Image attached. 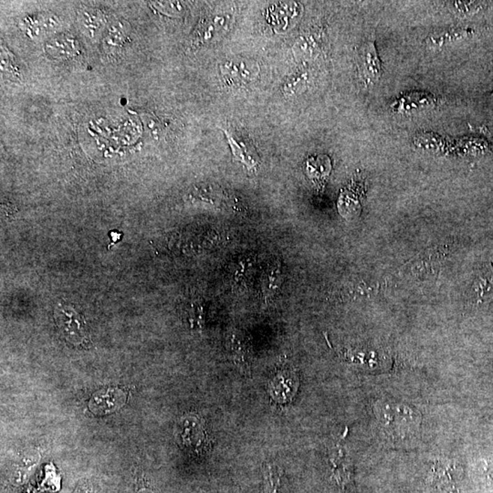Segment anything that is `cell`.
<instances>
[{
	"label": "cell",
	"instance_id": "6da1fadb",
	"mask_svg": "<svg viewBox=\"0 0 493 493\" xmlns=\"http://www.w3.org/2000/svg\"><path fill=\"white\" fill-rule=\"evenodd\" d=\"M376 417L380 421L385 432L394 438H406L417 430L420 424V415L408 406L394 404H378Z\"/></svg>",
	"mask_w": 493,
	"mask_h": 493
},
{
	"label": "cell",
	"instance_id": "7a4b0ae2",
	"mask_svg": "<svg viewBox=\"0 0 493 493\" xmlns=\"http://www.w3.org/2000/svg\"><path fill=\"white\" fill-rule=\"evenodd\" d=\"M55 320L59 333L71 345L85 346L90 343L85 319L71 304H57Z\"/></svg>",
	"mask_w": 493,
	"mask_h": 493
},
{
	"label": "cell",
	"instance_id": "3957f363",
	"mask_svg": "<svg viewBox=\"0 0 493 493\" xmlns=\"http://www.w3.org/2000/svg\"><path fill=\"white\" fill-rule=\"evenodd\" d=\"M357 67L360 76L366 85H376L380 80L381 62L373 41L364 43L358 50Z\"/></svg>",
	"mask_w": 493,
	"mask_h": 493
},
{
	"label": "cell",
	"instance_id": "277c9868",
	"mask_svg": "<svg viewBox=\"0 0 493 493\" xmlns=\"http://www.w3.org/2000/svg\"><path fill=\"white\" fill-rule=\"evenodd\" d=\"M127 394L124 390L117 387L104 388L92 396L90 400V410L95 415H107L113 413L125 404Z\"/></svg>",
	"mask_w": 493,
	"mask_h": 493
},
{
	"label": "cell",
	"instance_id": "5b68a950",
	"mask_svg": "<svg viewBox=\"0 0 493 493\" xmlns=\"http://www.w3.org/2000/svg\"><path fill=\"white\" fill-rule=\"evenodd\" d=\"M221 73L230 85L240 86L252 82L258 76L259 67L245 59H233L221 66Z\"/></svg>",
	"mask_w": 493,
	"mask_h": 493
},
{
	"label": "cell",
	"instance_id": "8992f818",
	"mask_svg": "<svg viewBox=\"0 0 493 493\" xmlns=\"http://www.w3.org/2000/svg\"><path fill=\"white\" fill-rule=\"evenodd\" d=\"M234 157L249 169H254L261 163L255 146L247 137L240 136L237 131L223 129Z\"/></svg>",
	"mask_w": 493,
	"mask_h": 493
},
{
	"label": "cell",
	"instance_id": "52a82bcc",
	"mask_svg": "<svg viewBox=\"0 0 493 493\" xmlns=\"http://www.w3.org/2000/svg\"><path fill=\"white\" fill-rule=\"evenodd\" d=\"M470 298L477 306L493 301V262L487 263L478 271L471 285Z\"/></svg>",
	"mask_w": 493,
	"mask_h": 493
},
{
	"label": "cell",
	"instance_id": "ba28073f",
	"mask_svg": "<svg viewBox=\"0 0 493 493\" xmlns=\"http://www.w3.org/2000/svg\"><path fill=\"white\" fill-rule=\"evenodd\" d=\"M451 470L452 469L447 468V466H435L429 480L436 493H453L455 489V484H454L455 480H454L453 474L450 473Z\"/></svg>",
	"mask_w": 493,
	"mask_h": 493
},
{
	"label": "cell",
	"instance_id": "9c48e42d",
	"mask_svg": "<svg viewBox=\"0 0 493 493\" xmlns=\"http://www.w3.org/2000/svg\"><path fill=\"white\" fill-rule=\"evenodd\" d=\"M263 475H264L266 493L279 492L282 487L283 471L275 465H264Z\"/></svg>",
	"mask_w": 493,
	"mask_h": 493
},
{
	"label": "cell",
	"instance_id": "30bf717a",
	"mask_svg": "<svg viewBox=\"0 0 493 493\" xmlns=\"http://www.w3.org/2000/svg\"><path fill=\"white\" fill-rule=\"evenodd\" d=\"M309 77V73L306 71H299L286 83L285 89H283L285 94L288 95L297 94L299 92L303 91L307 86Z\"/></svg>",
	"mask_w": 493,
	"mask_h": 493
},
{
	"label": "cell",
	"instance_id": "8fae6325",
	"mask_svg": "<svg viewBox=\"0 0 493 493\" xmlns=\"http://www.w3.org/2000/svg\"><path fill=\"white\" fill-rule=\"evenodd\" d=\"M280 269L275 267L273 269V271H271L270 274H268V278L267 280H266V282H267V285H266V291H268V295L271 294V292H274V283H276L278 280H279L280 276V274L279 273Z\"/></svg>",
	"mask_w": 493,
	"mask_h": 493
},
{
	"label": "cell",
	"instance_id": "7c38bea8",
	"mask_svg": "<svg viewBox=\"0 0 493 493\" xmlns=\"http://www.w3.org/2000/svg\"><path fill=\"white\" fill-rule=\"evenodd\" d=\"M122 231H119L117 229L115 230H110L109 233V238H110V243L109 244V249L110 247L113 246V245H115L116 243H118V242H120L122 238Z\"/></svg>",
	"mask_w": 493,
	"mask_h": 493
},
{
	"label": "cell",
	"instance_id": "4fadbf2b",
	"mask_svg": "<svg viewBox=\"0 0 493 493\" xmlns=\"http://www.w3.org/2000/svg\"><path fill=\"white\" fill-rule=\"evenodd\" d=\"M137 493H154L153 492L151 491V490H149L148 488H142L140 489L138 492Z\"/></svg>",
	"mask_w": 493,
	"mask_h": 493
}]
</instances>
